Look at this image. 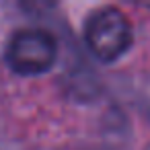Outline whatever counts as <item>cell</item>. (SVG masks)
<instances>
[{
    "label": "cell",
    "mask_w": 150,
    "mask_h": 150,
    "mask_svg": "<svg viewBox=\"0 0 150 150\" xmlns=\"http://www.w3.org/2000/svg\"><path fill=\"white\" fill-rule=\"evenodd\" d=\"M132 41V23L115 6H103L95 11L84 23V43L101 62L119 60L129 50Z\"/></svg>",
    "instance_id": "obj_1"
},
{
    "label": "cell",
    "mask_w": 150,
    "mask_h": 150,
    "mask_svg": "<svg viewBox=\"0 0 150 150\" xmlns=\"http://www.w3.org/2000/svg\"><path fill=\"white\" fill-rule=\"evenodd\" d=\"M56 58V37L43 29H21L6 47V62L21 76H37L52 70Z\"/></svg>",
    "instance_id": "obj_2"
}]
</instances>
